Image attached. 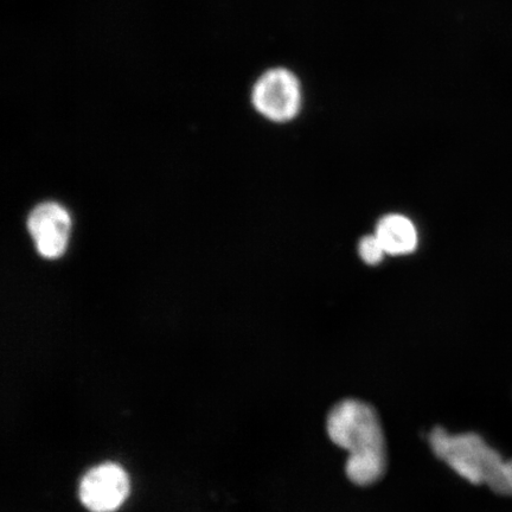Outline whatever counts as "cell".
I'll return each mask as SVG.
<instances>
[{"mask_svg": "<svg viewBox=\"0 0 512 512\" xmlns=\"http://www.w3.org/2000/svg\"><path fill=\"white\" fill-rule=\"evenodd\" d=\"M252 102L255 110L268 120L286 123L302 107V89L296 76L288 70L271 69L256 81Z\"/></svg>", "mask_w": 512, "mask_h": 512, "instance_id": "cell-3", "label": "cell"}, {"mask_svg": "<svg viewBox=\"0 0 512 512\" xmlns=\"http://www.w3.org/2000/svg\"><path fill=\"white\" fill-rule=\"evenodd\" d=\"M435 457L471 484L488 485L502 496H512V460L486 444L476 433L450 434L435 427L428 435Z\"/></svg>", "mask_w": 512, "mask_h": 512, "instance_id": "cell-2", "label": "cell"}, {"mask_svg": "<svg viewBox=\"0 0 512 512\" xmlns=\"http://www.w3.org/2000/svg\"><path fill=\"white\" fill-rule=\"evenodd\" d=\"M130 492V479L117 464L94 467L83 477L80 498L92 512H113L125 502Z\"/></svg>", "mask_w": 512, "mask_h": 512, "instance_id": "cell-5", "label": "cell"}, {"mask_svg": "<svg viewBox=\"0 0 512 512\" xmlns=\"http://www.w3.org/2000/svg\"><path fill=\"white\" fill-rule=\"evenodd\" d=\"M326 432L348 451L345 473L352 484L373 485L386 475L388 452L379 414L369 403L347 399L331 409Z\"/></svg>", "mask_w": 512, "mask_h": 512, "instance_id": "cell-1", "label": "cell"}, {"mask_svg": "<svg viewBox=\"0 0 512 512\" xmlns=\"http://www.w3.org/2000/svg\"><path fill=\"white\" fill-rule=\"evenodd\" d=\"M386 254L387 252L384 251L376 235L367 236V238L362 239L360 243V255L366 264L370 266L379 265Z\"/></svg>", "mask_w": 512, "mask_h": 512, "instance_id": "cell-7", "label": "cell"}, {"mask_svg": "<svg viewBox=\"0 0 512 512\" xmlns=\"http://www.w3.org/2000/svg\"><path fill=\"white\" fill-rule=\"evenodd\" d=\"M375 235L387 254L406 255L418 246V232L413 222L402 215L383 217Z\"/></svg>", "mask_w": 512, "mask_h": 512, "instance_id": "cell-6", "label": "cell"}, {"mask_svg": "<svg viewBox=\"0 0 512 512\" xmlns=\"http://www.w3.org/2000/svg\"><path fill=\"white\" fill-rule=\"evenodd\" d=\"M27 228L38 254L47 260L67 252L73 221L69 211L57 202H43L30 211Z\"/></svg>", "mask_w": 512, "mask_h": 512, "instance_id": "cell-4", "label": "cell"}]
</instances>
